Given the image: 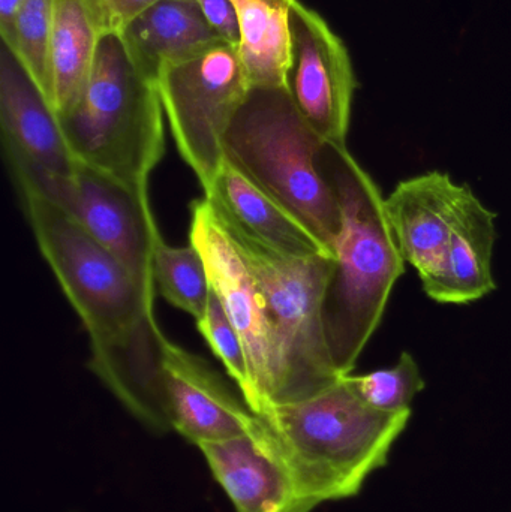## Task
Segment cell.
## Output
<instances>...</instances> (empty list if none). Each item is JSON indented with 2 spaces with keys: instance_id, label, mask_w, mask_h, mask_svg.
Listing matches in <instances>:
<instances>
[{
  "instance_id": "obj_18",
  "label": "cell",
  "mask_w": 511,
  "mask_h": 512,
  "mask_svg": "<svg viewBox=\"0 0 511 512\" xmlns=\"http://www.w3.org/2000/svg\"><path fill=\"white\" fill-rule=\"evenodd\" d=\"M110 32L93 0H54L51 107L65 116L89 84L99 42Z\"/></svg>"
},
{
  "instance_id": "obj_16",
  "label": "cell",
  "mask_w": 511,
  "mask_h": 512,
  "mask_svg": "<svg viewBox=\"0 0 511 512\" xmlns=\"http://www.w3.org/2000/svg\"><path fill=\"white\" fill-rule=\"evenodd\" d=\"M117 33L134 65L153 83L167 66L227 42L207 23L198 0H159Z\"/></svg>"
},
{
  "instance_id": "obj_6",
  "label": "cell",
  "mask_w": 511,
  "mask_h": 512,
  "mask_svg": "<svg viewBox=\"0 0 511 512\" xmlns=\"http://www.w3.org/2000/svg\"><path fill=\"white\" fill-rule=\"evenodd\" d=\"M20 198L39 251L89 334L92 355L123 348L158 324L155 289L56 204Z\"/></svg>"
},
{
  "instance_id": "obj_4",
  "label": "cell",
  "mask_w": 511,
  "mask_h": 512,
  "mask_svg": "<svg viewBox=\"0 0 511 512\" xmlns=\"http://www.w3.org/2000/svg\"><path fill=\"white\" fill-rule=\"evenodd\" d=\"M60 126L78 161L138 189L165 152L158 87L132 62L119 33L99 42L89 84Z\"/></svg>"
},
{
  "instance_id": "obj_1",
  "label": "cell",
  "mask_w": 511,
  "mask_h": 512,
  "mask_svg": "<svg viewBox=\"0 0 511 512\" xmlns=\"http://www.w3.org/2000/svg\"><path fill=\"white\" fill-rule=\"evenodd\" d=\"M318 165L338 195L342 230L323 304L324 331L339 375H350L380 325L405 259L380 188L348 152L324 143Z\"/></svg>"
},
{
  "instance_id": "obj_25",
  "label": "cell",
  "mask_w": 511,
  "mask_h": 512,
  "mask_svg": "<svg viewBox=\"0 0 511 512\" xmlns=\"http://www.w3.org/2000/svg\"><path fill=\"white\" fill-rule=\"evenodd\" d=\"M104 15L110 32H120L129 21L159 0H93Z\"/></svg>"
},
{
  "instance_id": "obj_11",
  "label": "cell",
  "mask_w": 511,
  "mask_h": 512,
  "mask_svg": "<svg viewBox=\"0 0 511 512\" xmlns=\"http://www.w3.org/2000/svg\"><path fill=\"white\" fill-rule=\"evenodd\" d=\"M198 448L237 512H312L318 507L303 492L260 415L245 433Z\"/></svg>"
},
{
  "instance_id": "obj_7",
  "label": "cell",
  "mask_w": 511,
  "mask_h": 512,
  "mask_svg": "<svg viewBox=\"0 0 511 512\" xmlns=\"http://www.w3.org/2000/svg\"><path fill=\"white\" fill-rule=\"evenodd\" d=\"M155 84L177 150L206 191L224 165L225 135L252 87L239 51L222 42L162 69Z\"/></svg>"
},
{
  "instance_id": "obj_12",
  "label": "cell",
  "mask_w": 511,
  "mask_h": 512,
  "mask_svg": "<svg viewBox=\"0 0 511 512\" xmlns=\"http://www.w3.org/2000/svg\"><path fill=\"white\" fill-rule=\"evenodd\" d=\"M0 128L12 176H72L78 161L59 117L14 53L0 48Z\"/></svg>"
},
{
  "instance_id": "obj_3",
  "label": "cell",
  "mask_w": 511,
  "mask_h": 512,
  "mask_svg": "<svg viewBox=\"0 0 511 512\" xmlns=\"http://www.w3.org/2000/svg\"><path fill=\"white\" fill-rule=\"evenodd\" d=\"M324 143L297 110L287 87H251L225 135L224 155L335 255L342 212L318 165Z\"/></svg>"
},
{
  "instance_id": "obj_14",
  "label": "cell",
  "mask_w": 511,
  "mask_h": 512,
  "mask_svg": "<svg viewBox=\"0 0 511 512\" xmlns=\"http://www.w3.org/2000/svg\"><path fill=\"white\" fill-rule=\"evenodd\" d=\"M467 188L456 185L449 174L432 171L404 180L384 198L401 254L416 268L423 288L443 271L453 222Z\"/></svg>"
},
{
  "instance_id": "obj_8",
  "label": "cell",
  "mask_w": 511,
  "mask_h": 512,
  "mask_svg": "<svg viewBox=\"0 0 511 512\" xmlns=\"http://www.w3.org/2000/svg\"><path fill=\"white\" fill-rule=\"evenodd\" d=\"M18 194L44 198L68 213L93 239L113 252L147 288L156 289L153 256L162 242L150 209L149 192L90 165L78 164L72 176L20 174Z\"/></svg>"
},
{
  "instance_id": "obj_21",
  "label": "cell",
  "mask_w": 511,
  "mask_h": 512,
  "mask_svg": "<svg viewBox=\"0 0 511 512\" xmlns=\"http://www.w3.org/2000/svg\"><path fill=\"white\" fill-rule=\"evenodd\" d=\"M53 17L54 0H24L18 14L14 47L9 48L50 105Z\"/></svg>"
},
{
  "instance_id": "obj_2",
  "label": "cell",
  "mask_w": 511,
  "mask_h": 512,
  "mask_svg": "<svg viewBox=\"0 0 511 512\" xmlns=\"http://www.w3.org/2000/svg\"><path fill=\"white\" fill-rule=\"evenodd\" d=\"M260 417L303 492L321 505L359 495L369 475L389 462L411 411L371 408L342 376L321 393Z\"/></svg>"
},
{
  "instance_id": "obj_26",
  "label": "cell",
  "mask_w": 511,
  "mask_h": 512,
  "mask_svg": "<svg viewBox=\"0 0 511 512\" xmlns=\"http://www.w3.org/2000/svg\"><path fill=\"white\" fill-rule=\"evenodd\" d=\"M24 0H0V35L2 44L14 47L15 30H17L18 14Z\"/></svg>"
},
{
  "instance_id": "obj_9",
  "label": "cell",
  "mask_w": 511,
  "mask_h": 512,
  "mask_svg": "<svg viewBox=\"0 0 511 512\" xmlns=\"http://www.w3.org/2000/svg\"><path fill=\"white\" fill-rule=\"evenodd\" d=\"M189 243L203 256L210 285L245 345L251 373V393L245 403L255 415L264 414L275 381V352L266 304L254 276L206 198L192 204Z\"/></svg>"
},
{
  "instance_id": "obj_22",
  "label": "cell",
  "mask_w": 511,
  "mask_h": 512,
  "mask_svg": "<svg viewBox=\"0 0 511 512\" xmlns=\"http://www.w3.org/2000/svg\"><path fill=\"white\" fill-rule=\"evenodd\" d=\"M345 378L366 405L392 414L411 411L414 397L425 388L419 366L408 352H402L398 363L390 369L359 376L350 373Z\"/></svg>"
},
{
  "instance_id": "obj_19",
  "label": "cell",
  "mask_w": 511,
  "mask_h": 512,
  "mask_svg": "<svg viewBox=\"0 0 511 512\" xmlns=\"http://www.w3.org/2000/svg\"><path fill=\"white\" fill-rule=\"evenodd\" d=\"M240 21L237 47L252 87H287L291 60L288 5L233 0Z\"/></svg>"
},
{
  "instance_id": "obj_15",
  "label": "cell",
  "mask_w": 511,
  "mask_h": 512,
  "mask_svg": "<svg viewBox=\"0 0 511 512\" xmlns=\"http://www.w3.org/2000/svg\"><path fill=\"white\" fill-rule=\"evenodd\" d=\"M216 218L281 255H333L287 210L249 182L227 161L204 191ZM335 256V255H333Z\"/></svg>"
},
{
  "instance_id": "obj_5",
  "label": "cell",
  "mask_w": 511,
  "mask_h": 512,
  "mask_svg": "<svg viewBox=\"0 0 511 512\" xmlns=\"http://www.w3.org/2000/svg\"><path fill=\"white\" fill-rule=\"evenodd\" d=\"M221 225L266 304L275 352V381L267 409L302 402L336 384L342 376L333 364L323 322L335 256L281 255L236 228Z\"/></svg>"
},
{
  "instance_id": "obj_13",
  "label": "cell",
  "mask_w": 511,
  "mask_h": 512,
  "mask_svg": "<svg viewBox=\"0 0 511 512\" xmlns=\"http://www.w3.org/2000/svg\"><path fill=\"white\" fill-rule=\"evenodd\" d=\"M164 396L171 432L197 447L245 433L255 421L254 412L206 361L168 339Z\"/></svg>"
},
{
  "instance_id": "obj_24",
  "label": "cell",
  "mask_w": 511,
  "mask_h": 512,
  "mask_svg": "<svg viewBox=\"0 0 511 512\" xmlns=\"http://www.w3.org/2000/svg\"><path fill=\"white\" fill-rule=\"evenodd\" d=\"M207 23L228 44L239 47L240 21L233 0H198Z\"/></svg>"
},
{
  "instance_id": "obj_17",
  "label": "cell",
  "mask_w": 511,
  "mask_h": 512,
  "mask_svg": "<svg viewBox=\"0 0 511 512\" xmlns=\"http://www.w3.org/2000/svg\"><path fill=\"white\" fill-rule=\"evenodd\" d=\"M497 215L486 209L470 188L465 191L447 246L446 261L438 279L425 292L438 303L465 304L495 291L492 276Z\"/></svg>"
},
{
  "instance_id": "obj_20",
  "label": "cell",
  "mask_w": 511,
  "mask_h": 512,
  "mask_svg": "<svg viewBox=\"0 0 511 512\" xmlns=\"http://www.w3.org/2000/svg\"><path fill=\"white\" fill-rule=\"evenodd\" d=\"M153 276L159 294L177 309L194 316L195 322L203 318L209 304V273L203 256L192 243L173 248L162 240L153 256Z\"/></svg>"
},
{
  "instance_id": "obj_23",
  "label": "cell",
  "mask_w": 511,
  "mask_h": 512,
  "mask_svg": "<svg viewBox=\"0 0 511 512\" xmlns=\"http://www.w3.org/2000/svg\"><path fill=\"white\" fill-rule=\"evenodd\" d=\"M198 331L206 339L213 354L224 364L228 376L236 382L242 393L243 402L251 393V373L248 355L239 331L228 318L216 292L210 291L209 304L203 318L197 321Z\"/></svg>"
},
{
  "instance_id": "obj_10",
  "label": "cell",
  "mask_w": 511,
  "mask_h": 512,
  "mask_svg": "<svg viewBox=\"0 0 511 512\" xmlns=\"http://www.w3.org/2000/svg\"><path fill=\"white\" fill-rule=\"evenodd\" d=\"M291 60L287 90L326 143L347 146L356 77L344 42L300 0L288 5Z\"/></svg>"
},
{
  "instance_id": "obj_27",
  "label": "cell",
  "mask_w": 511,
  "mask_h": 512,
  "mask_svg": "<svg viewBox=\"0 0 511 512\" xmlns=\"http://www.w3.org/2000/svg\"><path fill=\"white\" fill-rule=\"evenodd\" d=\"M266 2L281 3V5H290L291 0H266Z\"/></svg>"
}]
</instances>
